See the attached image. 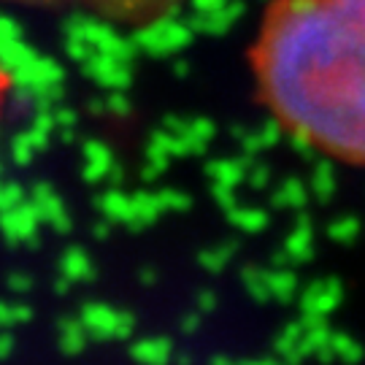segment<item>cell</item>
I'll return each instance as SVG.
<instances>
[{"mask_svg":"<svg viewBox=\"0 0 365 365\" xmlns=\"http://www.w3.org/2000/svg\"><path fill=\"white\" fill-rule=\"evenodd\" d=\"M249 60L289 138L365 168V0H271Z\"/></svg>","mask_w":365,"mask_h":365,"instance_id":"cell-1","label":"cell"},{"mask_svg":"<svg viewBox=\"0 0 365 365\" xmlns=\"http://www.w3.org/2000/svg\"><path fill=\"white\" fill-rule=\"evenodd\" d=\"M30 9H71L122 27H152L168 19L184 0H6Z\"/></svg>","mask_w":365,"mask_h":365,"instance_id":"cell-2","label":"cell"},{"mask_svg":"<svg viewBox=\"0 0 365 365\" xmlns=\"http://www.w3.org/2000/svg\"><path fill=\"white\" fill-rule=\"evenodd\" d=\"M9 92H11V76L6 73V68L0 66V117H3V108L9 101Z\"/></svg>","mask_w":365,"mask_h":365,"instance_id":"cell-3","label":"cell"}]
</instances>
